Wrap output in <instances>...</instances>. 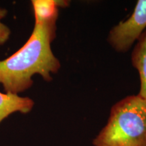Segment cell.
Segmentation results:
<instances>
[{"label":"cell","instance_id":"cell-7","mask_svg":"<svg viewBox=\"0 0 146 146\" xmlns=\"http://www.w3.org/2000/svg\"><path fill=\"white\" fill-rule=\"evenodd\" d=\"M8 11L4 8H0V45L4 44L10 37V29L1 22V19L7 15Z\"/></svg>","mask_w":146,"mask_h":146},{"label":"cell","instance_id":"cell-5","mask_svg":"<svg viewBox=\"0 0 146 146\" xmlns=\"http://www.w3.org/2000/svg\"><path fill=\"white\" fill-rule=\"evenodd\" d=\"M131 60L132 66L139 76L140 89L138 95L146 100V30L133 47Z\"/></svg>","mask_w":146,"mask_h":146},{"label":"cell","instance_id":"cell-4","mask_svg":"<svg viewBox=\"0 0 146 146\" xmlns=\"http://www.w3.org/2000/svg\"><path fill=\"white\" fill-rule=\"evenodd\" d=\"M34 105V101L29 98L0 92V123L14 112L27 114L31 111Z\"/></svg>","mask_w":146,"mask_h":146},{"label":"cell","instance_id":"cell-2","mask_svg":"<svg viewBox=\"0 0 146 146\" xmlns=\"http://www.w3.org/2000/svg\"><path fill=\"white\" fill-rule=\"evenodd\" d=\"M95 146H146V100L131 95L111 108L106 125L93 142Z\"/></svg>","mask_w":146,"mask_h":146},{"label":"cell","instance_id":"cell-6","mask_svg":"<svg viewBox=\"0 0 146 146\" xmlns=\"http://www.w3.org/2000/svg\"><path fill=\"white\" fill-rule=\"evenodd\" d=\"M31 4L35 20H47L58 18L59 8H65L70 5L66 0H33Z\"/></svg>","mask_w":146,"mask_h":146},{"label":"cell","instance_id":"cell-1","mask_svg":"<svg viewBox=\"0 0 146 146\" xmlns=\"http://www.w3.org/2000/svg\"><path fill=\"white\" fill-rule=\"evenodd\" d=\"M57 20H35L33 31L25 44L0 61V84L6 93L18 95L29 89L33 84L35 74L51 81L52 74L59 71L61 64L51 47L56 36Z\"/></svg>","mask_w":146,"mask_h":146},{"label":"cell","instance_id":"cell-3","mask_svg":"<svg viewBox=\"0 0 146 146\" xmlns=\"http://www.w3.org/2000/svg\"><path fill=\"white\" fill-rule=\"evenodd\" d=\"M146 30V0H139L133 13L110 31L107 41L118 53H126Z\"/></svg>","mask_w":146,"mask_h":146}]
</instances>
